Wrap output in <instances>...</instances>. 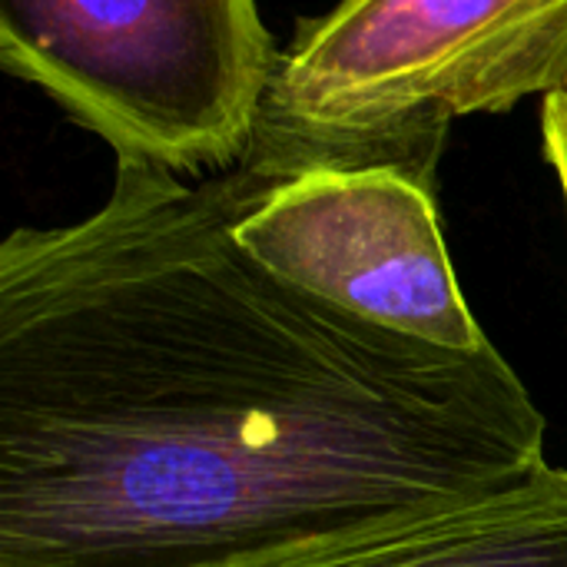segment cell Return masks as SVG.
Wrapping results in <instances>:
<instances>
[{"label": "cell", "instance_id": "cell-2", "mask_svg": "<svg viewBox=\"0 0 567 567\" xmlns=\"http://www.w3.org/2000/svg\"><path fill=\"white\" fill-rule=\"evenodd\" d=\"M567 83V0H339L279 50L243 163L266 179L399 166L435 183L449 126Z\"/></svg>", "mask_w": 567, "mask_h": 567}, {"label": "cell", "instance_id": "cell-3", "mask_svg": "<svg viewBox=\"0 0 567 567\" xmlns=\"http://www.w3.org/2000/svg\"><path fill=\"white\" fill-rule=\"evenodd\" d=\"M279 50L256 0H0V63L116 163H243Z\"/></svg>", "mask_w": 567, "mask_h": 567}, {"label": "cell", "instance_id": "cell-1", "mask_svg": "<svg viewBox=\"0 0 567 567\" xmlns=\"http://www.w3.org/2000/svg\"><path fill=\"white\" fill-rule=\"evenodd\" d=\"M116 163L0 246V567H266L548 468L492 346L359 319L233 239L272 179Z\"/></svg>", "mask_w": 567, "mask_h": 567}, {"label": "cell", "instance_id": "cell-4", "mask_svg": "<svg viewBox=\"0 0 567 567\" xmlns=\"http://www.w3.org/2000/svg\"><path fill=\"white\" fill-rule=\"evenodd\" d=\"M246 256L359 319L452 349H492L472 316L435 183L399 169H312L262 186L233 226Z\"/></svg>", "mask_w": 567, "mask_h": 567}, {"label": "cell", "instance_id": "cell-6", "mask_svg": "<svg viewBox=\"0 0 567 567\" xmlns=\"http://www.w3.org/2000/svg\"><path fill=\"white\" fill-rule=\"evenodd\" d=\"M542 136H545V156L558 173V183L567 199V83L561 90L545 96L542 106Z\"/></svg>", "mask_w": 567, "mask_h": 567}, {"label": "cell", "instance_id": "cell-5", "mask_svg": "<svg viewBox=\"0 0 567 567\" xmlns=\"http://www.w3.org/2000/svg\"><path fill=\"white\" fill-rule=\"evenodd\" d=\"M266 567H567V468Z\"/></svg>", "mask_w": 567, "mask_h": 567}]
</instances>
